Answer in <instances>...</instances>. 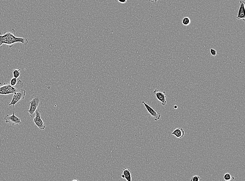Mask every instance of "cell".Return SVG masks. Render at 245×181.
Here are the masks:
<instances>
[{
  "instance_id": "6da1fadb",
  "label": "cell",
  "mask_w": 245,
  "mask_h": 181,
  "mask_svg": "<svg viewBox=\"0 0 245 181\" xmlns=\"http://www.w3.org/2000/svg\"><path fill=\"white\" fill-rule=\"evenodd\" d=\"M17 43H21L24 45H27L28 41L24 38L16 37V31L14 29L5 32L3 34L0 32V47L4 44L11 48L14 44Z\"/></svg>"
},
{
  "instance_id": "7a4b0ae2",
  "label": "cell",
  "mask_w": 245,
  "mask_h": 181,
  "mask_svg": "<svg viewBox=\"0 0 245 181\" xmlns=\"http://www.w3.org/2000/svg\"><path fill=\"white\" fill-rule=\"evenodd\" d=\"M24 88V83L19 80L15 86H13L7 83H0V95H8L14 93L21 88Z\"/></svg>"
},
{
  "instance_id": "3957f363",
  "label": "cell",
  "mask_w": 245,
  "mask_h": 181,
  "mask_svg": "<svg viewBox=\"0 0 245 181\" xmlns=\"http://www.w3.org/2000/svg\"><path fill=\"white\" fill-rule=\"evenodd\" d=\"M44 97L42 95L36 94L32 95V99L29 102L30 108L28 111L31 118H32L37 109L43 104Z\"/></svg>"
},
{
  "instance_id": "277c9868",
  "label": "cell",
  "mask_w": 245,
  "mask_h": 181,
  "mask_svg": "<svg viewBox=\"0 0 245 181\" xmlns=\"http://www.w3.org/2000/svg\"><path fill=\"white\" fill-rule=\"evenodd\" d=\"M26 93V90L24 88H21L16 91V93H13L12 99L8 106H10L11 105H13V110H14L15 105L16 103L25 98Z\"/></svg>"
},
{
  "instance_id": "5b68a950",
  "label": "cell",
  "mask_w": 245,
  "mask_h": 181,
  "mask_svg": "<svg viewBox=\"0 0 245 181\" xmlns=\"http://www.w3.org/2000/svg\"><path fill=\"white\" fill-rule=\"evenodd\" d=\"M5 122L9 123L10 125L12 126L14 125H21L22 124V122L20 118L18 117L15 115L14 110H13V114L11 115H7L4 118Z\"/></svg>"
},
{
  "instance_id": "8992f818",
  "label": "cell",
  "mask_w": 245,
  "mask_h": 181,
  "mask_svg": "<svg viewBox=\"0 0 245 181\" xmlns=\"http://www.w3.org/2000/svg\"><path fill=\"white\" fill-rule=\"evenodd\" d=\"M142 103L144 105L146 109L150 113L151 115L153 117L155 121H157L160 119L161 114L158 111L154 110L152 107L147 104L145 102L142 101Z\"/></svg>"
},
{
  "instance_id": "52a82bcc",
  "label": "cell",
  "mask_w": 245,
  "mask_h": 181,
  "mask_svg": "<svg viewBox=\"0 0 245 181\" xmlns=\"http://www.w3.org/2000/svg\"><path fill=\"white\" fill-rule=\"evenodd\" d=\"M36 112L35 117L33 119L34 124L39 128V129L43 130L45 129L46 128L45 125L41 118L40 113L39 112L37 109Z\"/></svg>"
},
{
  "instance_id": "ba28073f",
  "label": "cell",
  "mask_w": 245,
  "mask_h": 181,
  "mask_svg": "<svg viewBox=\"0 0 245 181\" xmlns=\"http://www.w3.org/2000/svg\"><path fill=\"white\" fill-rule=\"evenodd\" d=\"M245 4L244 1L242 0L240 1L239 9L236 17L237 19L242 20L243 21H245Z\"/></svg>"
},
{
  "instance_id": "9c48e42d",
  "label": "cell",
  "mask_w": 245,
  "mask_h": 181,
  "mask_svg": "<svg viewBox=\"0 0 245 181\" xmlns=\"http://www.w3.org/2000/svg\"><path fill=\"white\" fill-rule=\"evenodd\" d=\"M153 93L155 95L157 100L162 103V105L165 106L167 103L165 92L160 91L157 89H155L154 90Z\"/></svg>"
},
{
  "instance_id": "30bf717a",
  "label": "cell",
  "mask_w": 245,
  "mask_h": 181,
  "mask_svg": "<svg viewBox=\"0 0 245 181\" xmlns=\"http://www.w3.org/2000/svg\"><path fill=\"white\" fill-rule=\"evenodd\" d=\"M171 134L177 138H181L185 135V132L182 128H178L174 130Z\"/></svg>"
},
{
  "instance_id": "8fae6325",
  "label": "cell",
  "mask_w": 245,
  "mask_h": 181,
  "mask_svg": "<svg viewBox=\"0 0 245 181\" xmlns=\"http://www.w3.org/2000/svg\"><path fill=\"white\" fill-rule=\"evenodd\" d=\"M123 174L124 175V179H126V180L128 181H132V176H131L130 170L129 169L125 168L123 169Z\"/></svg>"
},
{
  "instance_id": "7c38bea8",
  "label": "cell",
  "mask_w": 245,
  "mask_h": 181,
  "mask_svg": "<svg viewBox=\"0 0 245 181\" xmlns=\"http://www.w3.org/2000/svg\"><path fill=\"white\" fill-rule=\"evenodd\" d=\"M13 77L17 79L20 76L21 72L20 69H14L13 71Z\"/></svg>"
},
{
  "instance_id": "4fadbf2b",
  "label": "cell",
  "mask_w": 245,
  "mask_h": 181,
  "mask_svg": "<svg viewBox=\"0 0 245 181\" xmlns=\"http://www.w3.org/2000/svg\"><path fill=\"white\" fill-rule=\"evenodd\" d=\"M190 23L191 21L190 18L188 17H184L182 19V23L184 26H188L190 25Z\"/></svg>"
},
{
  "instance_id": "5bb4252c",
  "label": "cell",
  "mask_w": 245,
  "mask_h": 181,
  "mask_svg": "<svg viewBox=\"0 0 245 181\" xmlns=\"http://www.w3.org/2000/svg\"><path fill=\"white\" fill-rule=\"evenodd\" d=\"M223 178L226 181H232L234 180L235 177L234 176H232L231 174L228 173H227L224 174V176H223Z\"/></svg>"
},
{
  "instance_id": "9a60e30c",
  "label": "cell",
  "mask_w": 245,
  "mask_h": 181,
  "mask_svg": "<svg viewBox=\"0 0 245 181\" xmlns=\"http://www.w3.org/2000/svg\"><path fill=\"white\" fill-rule=\"evenodd\" d=\"M17 83V79L13 77V78L11 79L10 81L9 84L11 85V86H15Z\"/></svg>"
},
{
  "instance_id": "2e32d148",
  "label": "cell",
  "mask_w": 245,
  "mask_h": 181,
  "mask_svg": "<svg viewBox=\"0 0 245 181\" xmlns=\"http://www.w3.org/2000/svg\"><path fill=\"white\" fill-rule=\"evenodd\" d=\"M202 179L200 178V176H198L197 175H195L191 179H190V181H199L200 180H202Z\"/></svg>"
},
{
  "instance_id": "e0dca14e",
  "label": "cell",
  "mask_w": 245,
  "mask_h": 181,
  "mask_svg": "<svg viewBox=\"0 0 245 181\" xmlns=\"http://www.w3.org/2000/svg\"><path fill=\"white\" fill-rule=\"evenodd\" d=\"M210 53H211V55L215 57L217 55V51L215 50V49H210Z\"/></svg>"
},
{
  "instance_id": "ac0fdd59",
  "label": "cell",
  "mask_w": 245,
  "mask_h": 181,
  "mask_svg": "<svg viewBox=\"0 0 245 181\" xmlns=\"http://www.w3.org/2000/svg\"><path fill=\"white\" fill-rule=\"evenodd\" d=\"M117 1L120 3L124 4L127 2V0H117Z\"/></svg>"
},
{
  "instance_id": "d6986e66",
  "label": "cell",
  "mask_w": 245,
  "mask_h": 181,
  "mask_svg": "<svg viewBox=\"0 0 245 181\" xmlns=\"http://www.w3.org/2000/svg\"><path fill=\"white\" fill-rule=\"evenodd\" d=\"M151 3L157 2L158 0H148Z\"/></svg>"
},
{
  "instance_id": "ffe728a7",
  "label": "cell",
  "mask_w": 245,
  "mask_h": 181,
  "mask_svg": "<svg viewBox=\"0 0 245 181\" xmlns=\"http://www.w3.org/2000/svg\"><path fill=\"white\" fill-rule=\"evenodd\" d=\"M121 178H123V179L125 178L124 175L123 174H121Z\"/></svg>"
},
{
  "instance_id": "44dd1931",
  "label": "cell",
  "mask_w": 245,
  "mask_h": 181,
  "mask_svg": "<svg viewBox=\"0 0 245 181\" xmlns=\"http://www.w3.org/2000/svg\"><path fill=\"white\" fill-rule=\"evenodd\" d=\"M174 108L175 109H177L178 108V107L176 105H175V106H174Z\"/></svg>"
},
{
  "instance_id": "7402d4cb",
  "label": "cell",
  "mask_w": 245,
  "mask_h": 181,
  "mask_svg": "<svg viewBox=\"0 0 245 181\" xmlns=\"http://www.w3.org/2000/svg\"><path fill=\"white\" fill-rule=\"evenodd\" d=\"M73 181H78V180H77V179H74V180H73Z\"/></svg>"
}]
</instances>
